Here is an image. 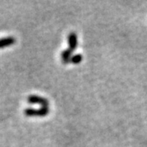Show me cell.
Here are the masks:
<instances>
[{
    "label": "cell",
    "instance_id": "cell-1",
    "mask_svg": "<svg viewBox=\"0 0 147 147\" xmlns=\"http://www.w3.org/2000/svg\"><path fill=\"white\" fill-rule=\"evenodd\" d=\"M24 114L28 117H44L49 114L48 107H40L38 109L27 108L24 110Z\"/></svg>",
    "mask_w": 147,
    "mask_h": 147
},
{
    "label": "cell",
    "instance_id": "cell-4",
    "mask_svg": "<svg viewBox=\"0 0 147 147\" xmlns=\"http://www.w3.org/2000/svg\"><path fill=\"white\" fill-rule=\"evenodd\" d=\"M16 42V38L14 37H5L0 38V48H4L7 47H10L11 45L15 44Z\"/></svg>",
    "mask_w": 147,
    "mask_h": 147
},
{
    "label": "cell",
    "instance_id": "cell-6",
    "mask_svg": "<svg viewBox=\"0 0 147 147\" xmlns=\"http://www.w3.org/2000/svg\"><path fill=\"white\" fill-rule=\"evenodd\" d=\"M83 61V56L81 54H75L72 56L70 59V62L73 64H79Z\"/></svg>",
    "mask_w": 147,
    "mask_h": 147
},
{
    "label": "cell",
    "instance_id": "cell-3",
    "mask_svg": "<svg viewBox=\"0 0 147 147\" xmlns=\"http://www.w3.org/2000/svg\"><path fill=\"white\" fill-rule=\"evenodd\" d=\"M68 43L69 48L74 52L78 46V37L74 32L69 33L68 36Z\"/></svg>",
    "mask_w": 147,
    "mask_h": 147
},
{
    "label": "cell",
    "instance_id": "cell-5",
    "mask_svg": "<svg viewBox=\"0 0 147 147\" xmlns=\"http://www.w3.org/2000/svg\"><path fill=\"white\" fill-rule=\"evenodd\" d=\"M73 51L70 50L69 48L64 50L61 53V60L64 64H68L70 62V59L72 57Z\"/></svg>",
    "mask_w": 147,
    "mask_h": 147
},
{
    "label": "cell",
    "instance_id": "cell-2",
    "mask_svg": "<svg viewBox=\"0 0 147 147\" xmlns=\"http://www.w3.org/2000/svg\"><path fill=\"white\" fill-rule=\"evenodd\" d=\"M27 100L30 104H38V105H41V107H48L49 105V101L47 99L39 96L37 95H30L28 96Z\"/></svg>",
    "mask_w": 147,
    "mask_h": 147
}]
</instances>
